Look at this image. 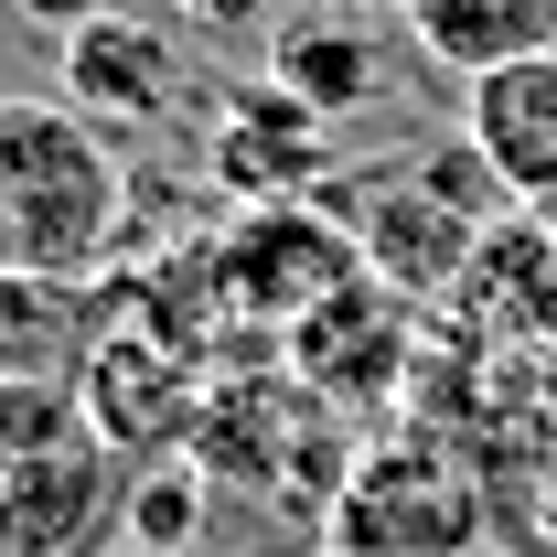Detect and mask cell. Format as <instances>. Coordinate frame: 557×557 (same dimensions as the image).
<instances>
[{"instance_id":"cell-1","label":"cell","mask_w":557,"mask_h":557,"mask_svg":"<svg viewBox=\"0 0 557 557\" xmlns=\"http://www.w3.org/2000/svg\"><path fill=\"white\" fill-rule=\"evenodd\" d=\"M129 225V161L65 97H0V278H97Z\"/></svg>"},{"instance_id":"cell-2","label":"cell","mask_w":557,"mask_h":557,"mask_svg":"<svg viewBox=\"0 0 557 557\" xmlns=\"http://www.w3.org/2000/svg\"><path fill=\"white\" fill-rule=\"evenodd\" d=\"M493 493L429 429L364 440L322 493V557H483Z\"/></svg>"},{"instance_id":"cell-3","label":"cell","mask_w":557,"mask_h":557,"mask_svg":"<svg viewBox=\"0 0 557 557\" xmlns=\"http://www.w3.org/2000/svg\"><path fill=\"white\" fill-rule=\"evenodd\" d=\"M214 258V289H225V322H247V333H300L333 289L364 278V247H354V225H333L322 205H247L225 236L205 247Z\"/></svg>"},{"instance_id":"cell-4","label":"cell","mask_w":557,"mask_h":557,"mask_svg":"<svg viewBox=\"0 0 557 557\" xmlns=\"http://www.w3.org/2000/svg\"><path fill=\"white\" fill-rule=\"evenodd\" d=\"M483 225H493V214H472L461 194H440L429 161H386V172L354 183V247H364V278H386V289L418 300V311L461 289Z\"/></svg>"},{"instance_id":"cell-5","label":"cell","mask_w":557,"mask_h":557,"mask_svg":"<svg viewBox=\"0 0 557 557\" xmlns=\"http://www.w3.org/2000/svg\"><path fill=\"white\" fill-rule=\"evenodd\" d=\"M119 536H129V472L97 418L54 440L22 483H0V557H108Z\"/></svg>"},{"instance_id":"cell-6","label":"cell","mask_w":557,"mask_h":557,"mask_svg":"<svg viewBox=\"0 0 557 557\" xmlns=\"http://www.w3.org/2000/svg\"><path fill=\"white\" fill-rule=\"evenodd\" d=\"M418 354H429L418 300H397L386 278H354V289H333V300L289 333V375H300L322 408H386L418 375Z\"/></svg>"},{"instance_id":"cell-7","label":"cell","mask_w":557,"mask_h":557,"mask_svg":"<svg viewBox=\"0 0 557 557\" xmlns=\"http://www.w3.org/2000/svg\"><path fill=\"white\" fill-rule=\"evenodd\" d=\"M440 311L493 354H557V225L536 205H504Z\"/></svg>"},{"instance_id":"cell-8","label":"cell","mask_w":557,"mask_h":557,"mask_svg":"<svg viewBox=\"0 0 557 557\" xmlns=\"http://www.w3.org/2000/svg\"><path fill=\"white\" fill-rule=\"evenodd\" d=\"M65 108H86L97 129H161L183 108V44L161 22L97 11L65 33Z\"/></svg>"},{"instance_id":"cell-9","label":"cell","mask_w":557,"mask_h":557,"mask_svg":"<svg viewBox=\"0 0 557 557\" xmlns=\"http://www.w3.org/2000/svg\"><path fill=\"white\" fill-rule=\"evenodd\" d=\"M322 172H333V150H322V108H311V97H289L278 75H258V86L225 97V119H214V183H225V194H247V205H300Z\"/></svg>"},{"instance_id":"cell-10","label":"cell","mask_w":557,"mask_h":557,"mask_svg":"<svg viewBox=\"0 0 557 557\" xmlns=\"http://www.w3.org/2000/svg\"><path fill=\"white\" fill-rule=\"evenodd\" d=\"M461 139L493 161L515 205H557V54L493 65L461 86Z\"/></svg>"},{"instance_id":"cell-11","label":"cell","mask_w":557,"mask_h":557,"mask_svg":"<svg viewBox=\"0 0 557 557\" xmlns=\"http://www.w3.org/2000/svg\"><path fill=\"white\" fill-rule=\"evenodd\" d=\"M397 22L461 86L493 65H525V54H557V0H397Z\"/></svg>"},{"instance_id":"cell-12","label":"cell","mask_w":557,"mask_h":557,"mask_svg":"<svg viewBox=\"0 0 557 557\" xmlns=\"http://www.w3.org/2000/svg\"><path fill=\"white\" fill-rule=\"evenodd\" d=\"M269 75L333 119V108H354V97H375V44L354 33V11H322V22H289V33H278Z\"/></svg>"},{"instance_id":"cell-13","label":"cell","mask_w":557,"mask_h":557,"mask_svg":"<svg viewBox=\"0 0 557 557\" xmlns=\"http://www.w3.org/2000/svg\"><path fill=\"white\" fill-rule=\"evenodd\" d=\"M86 429V397L75 386H44V375H0V483H22L54 440Z\"/></svg>"},{"instance_id":"cell-14","label":"cell","mask_w":557,"mask_h":557,"mask_svg":"<svg viewBox=\"0 0 557 557\" xmlns=\"http://www.w3.org/2000/svg\"><path fill=\"white\" fill-rule=\"evenodd\" d=\"M194 525H205V483L194 472H150V483H129V547H194Z\"/></svg>"},{"instance_id":"cell-15","label":"cell","mask_w":557,"mask_h":557,"mask_svg":"<svg viewBox=\"0 0 557 557\" xmlns=\"http://www.w3.org/2000/svg\"><path fill=\"white\" fill-rule=\"evenodd\" d=\"M183 22H205V33H247V22H269V0H183Z\"/></svg>"},{"instance_id":"cell-16","label":"cell","mask_w":557,"mask_h":557,"mask_svg":"<svg viewBox=\"0 0 557 557\" xmlns=\"http://www.w3.org/2000/svg\"><path fill=\"white\" fill-rule=\"evenodd\" d=\"M22 11H33V22H54V33H75V22H97L108 0H22Z\"/></svg>"},{"instance_id":"cell-17","label":"cell","mask_w":557,"mask_h":557,"mask_svg":"<svg viewBox=\"0 0 557 557\" xmlns=\"http://www.w3.org/2000/svg\"><path fill=\"white\" fill-rule=\"evenodd\" d=\"M525 547H536V557H557V483H547V504H536V525H525Z\"/></svg>"},{"instance_id":"cell-18","label":"cell","mask_w":557,"mask_h":557,"mask_svg":"<svg viewBox=\"0 0 557 557\" xmlns=\"http://www.w3.org/2000/svg\"><path fill=\"white\" fill-rule=\"evenodd\" d=\"M333 11H397V0H333Z\"/></svg>"},{"instance_id":"cell-19","label":"cell","mask_w":557,"mask_h":557,"mask_svg":"<svg viewBox=\"0 0 557 557\" xmlns=\"http://www.w3.org/2000/svg\"><path fill=\"white\" fill-rule=\"evenodd\" d=\"M547 418H557V354H547Z\"/></svg>"}]
</instances>
